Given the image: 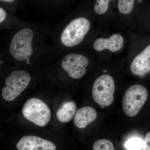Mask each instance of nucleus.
Masks as SVG:
<instances>
[{"label": "nucleus", "instance_id": "nucleus-1", "mask_svg": "<svg viewBox=\"0 0 150 150\" xmlns=\"http://www.w3.org/2000/svg\"><path fill=\"white\" fill-rule=\"evenodd\" d=\"M91 28L87 18L79 17L73 20L63 30L61 36V42L68 47H74L82 42Z\"/></svg>", "mask_w": 150, "mask_h": 150}, {"label": "nucleus", "instance_id": "nucleus-2", "mask_svg": "<svg viewBox=\"0 0 150 150\" xmlns=\"http://www.w3.org/2000/svg\"><path fill=\"white\" fill-rule=\"evenodd\" d=\"M33 38V31L28 28L19 30L14 35L9 49L11 55L16 60H29L33 51L32 46Z\"/></svg>", "mask_w": 150, "mask_h": 150}, {"label": "nucleus", "instance_id": "nucleus-3", "mask_svg": "<svg viewBox=\"0 0 150 150\" xmlns=\"http://www.w3.org/2000/svg\"><path fill=\"white\" fill-rule=\"evenodd\" d=\"M148 94L147 89L141 85L130 87L125 92L122 101L124 113L129 117L137 115L146 101Z\"/></svg>", "mask_w": 150, "mask_h": 150}, {"label": "nucleus", "instance_id": "nucleus-4", "mask_svg": "<svg viewBox=\"0 0 150 150\" xmlns=\"http://www.w3.org/2000/svg\"><path fill=\"white\" fill-rule=\"evenodd\" d=\"M22 113L28 121L40 127L46 126L51 118V112L45 103L35 98L28 99L23 105Z\"/></svg>", "mask_w": 150, "mask_h": 150}, {"label": "nucleus", "instance_id": "nucleus-5", "mask_svg": "<svg viewBox=\"0 0 150 150\" xmlns=\"http://www.w3.org/2000/svg\"><path fill=\"white\" fill-rule=\"evenodd\" d=\"M115 84L111 76L103 74L98 77L94 82L92 96L94 100L102 107H108L114 100Z\"/></svg>", "mask_w": 150, "mask_h": 150}, {"label": "nucleus", "instance_id": "nucleus-6", "mask_svg": "<svg viewBox=\"0 0 150 150\" xmlns=\"http://www.w3.org/2000/svg\"><path fill=\"white\" fill-rule=\"evenodd\" d=\"M31 77L23 70L13 72L5 80L6 86L2 90V96L5 100L11 101L16 99L27 87Z\"/></svg>", "mask_w": 150, "mask_h": 150}, {"label": "nucleus", "instance_id": "nucleus-7", "mask_svg": "<svg viewBox=\"0 0 150 150\" xmlns=\"http://www.w3.org/2000/svg\"><path fill=\"white\" fill-rule=\"evenodd\" d=\"M89 64V61L86 56L81 54H71L64 58L62 66L70 77L78 79L85 74Z\"/></svg>", "mask_w": 150, "mask_h": 150}, {"label": "nucleus", "instance_id": "nucleus-8", "mask_svg": "<svg viewBox=\"0 0 150 150\" xmlns=\"http://www.w3.org/2000/svg\"><path fill=\"white\" fill-rule=\"evenodd\" d=\"M18 150H56V145L48 140L34 136L22 137L17 144Z\"/></svg>", "mask_w": 150, "mask_h": 150}, {"label": "nucleus", "instance_id": "nucleus-9", "mask_svg": "<svg viewBox=\"0 0 150 150\" xmlns=\"http://www.w3.org/2000/svg\"><path fill=\"white\" fill-rule=\"evenodd\" d=\"M130 68L136 76H143L150 72V45L135 57Z\"/></svg>", "mask_w": 150, "mask_h": 150}, {"label": "nucleus", "instance_id": "nucleus-10", "mask_svg": "<svg viewBox=\"0 0 150 150\" xmlns=\"http://www.w3.org/2000/svg\"><path fill=\"white\" fill-rule=\"evenodd\" d=\"M123 43V36L118 33H115L108 38H97L94 42L93 47L97 51L107 49L112 52H116L122 48Z\"/></svg>", "mask_w": 150, "mask_h": 150}, {"label": "nucleus", "instance_id": "nucleus-11", "mask_svg": "<svg viewBox=\"0 0 150 150\" xmlns=\"http://www.w3.org/2000/svg\"><path fill=\"white\" fill-rule=\"evenodd\" d=\"M97 116V114L94 108L91 106H85L76 111L74 118V123L79 129H84L94 121Z\"/></svg>", "mask_w": 150, "mask_h": 150}, {"label": "nucleus", "instance_id": "nucleus-12", "mask_svg": "<svg viewBox=\"0 0 150 150\" xmlns=\"http://www.w3.org/2000/svg\"><path fill=\"white\" fill-rule=\"evenodd\" d=\"M76 105L74 101L65 102L56 112L57 119L62 123L69 122L76 114Z\"/></svg>", "mask_w": 150, "mask_h": 150}, {"label": "nucleus", "instance_id": "nucleus-13", "mask_svg": "<svg viewBox=\"0 0 150 150\" xmlns=\"http://www.w3.org/2000/svg\"><path fill=\"white\" fill-rule=\"evenodd\" d=\"M135 0H118V9L119 12L123 14L131 13L134 8Z\"/></svg>", "mask_w": 150, "mask_h": 150}, {"label": "nucleus", "instance_id": "nucleus-14", "mask_svg": "<svg viewBox=\"0 0 150 150\" xmlns=\"http://www.w3.org/2000/svg\"><path fill=\"white\" fill-rule=\"evenodd\" d=\"M93 150H115L112 142L109 140L102 139L97 140L93 145Z\"/></svg>", "mask_w": 150, "mask_h": 150}, {"label": "nucleus", "instance_id": "nucleus-15", "mask_svg": "<svg viewBox=\"0 0 150 150\" xmlns=\"http://www.w3.org/2000/svg\"><path fill=\"white\" fill-rule=\"evenodd\" d=\"M111 0H96L94 9L96 13L98 15L103 14L106 12Z\"/></svg>", "mask_w": 150, "mask_h": 150}, {"label": "nucleus", "instance_id": "nucleus-16", "mask_svg": "<svg viewBox=\"0 0 150 150\" xmlns=\"http://www.w3.org/2000/svg\"><path fill=\"white\" fill-rule=\"evenodd\" d=\"M144 145V142L139 138H133L128 140L126 143L128 150H141Z\"/></svg>", "mask_w": 150, "mask_h": 150}, {"label": "nucleus", "instance_id": "nucleus-17", "mask_svg": "<svg viewBox=\"0 0 150 150\" xmlns=\"http://www.w3.org/2000/svg\"><path fill=\"white\" fill-rule=\"evenodd\" d=\"M143 148V150H150V132L146 134Z\"/></svg>", "mask_w": 150, "mask_h": 150}, {"label": "nucleus", "instance_id": "nucleus-18", "mask_svg": "<svg viewBox=\"0 0 150 150\" xmlns=\"http://www.w3.org/2000/svg\"><path fill=\"white\" fill-rule=\"evenodd\" d=\"M6 17V13L5 11L0 7V23L5 20Z\"/></svg>", "mask_w": 150, "mask_h": 150}, {"label": "nucleus", "instance_id": "nucleus-19", "mask_svg": "<svg viewBox=\"0 0 150 150\" xmlns=\"http://www.w3.org/2000/svg\"><path fill=\"white\" fill-rule=\"evenodd\" d=\"M4 2H6L12 3L15 0H1Z\"/></svg>", "mask_w": 150, "mask_h": 150}]
</instances>
